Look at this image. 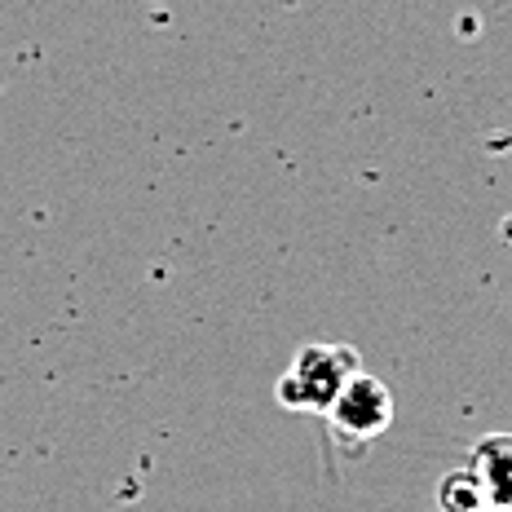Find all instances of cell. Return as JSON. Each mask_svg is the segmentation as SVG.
Wrapping results in <instances>:
<instances>
[{"mask_svg": "<svg viewBox=\"0 0 512 512\" xmlns=\"http://www.w3.org/2000/svg\"><path fill=\"white\" fill-rule=\"evenodd\" d=\"M358 371H362V358L349 345H301L292 367L283 371L274 398H279V407H287V411L327 415L336 393L345 389Z\"/></svg>", "mask_w": 512, "mask_h": 512, "instance_id": "6da1fadb", "label": "cell"}, {"mask_svg": "<svg viewBox=\"0 0 512 512\" xmlns=\"http://www.w3.org/2000/svg\"><path fill=\"white\" fill-rule=\"evenodd\" d=\"M327 420L332 429L345 437V442H371L393 424V393L389 384L371 371H358L345 389L336 393V402L327 407Z\"/></svg>", "mask_w": 512, "mask_h": 512, "instance_id": "7a4b0ae2", "label": "cell"}, {"mask_svg": "<svg viewBox=\"0 0 512 512\" xmlns=\"http://www.w3.org/2000/svg\"><path fill=\"white\" fill-rule=\"evenodd\" d=\"M468 473L477 477L486 508L512 512V433H490L468 455Z\"/></svg>", "mask_w": 512, "mask_h": 512, "instance_id": "3957f363", "label": "cell"}, {"mask_svg": "<svg viewBox=\"0 0 512 512\" xmlns=\"http://www.w3.org/2000/svg\"><path fill=\"white\" fill-rule=\"evenodd\" d=\"M437 504H442V512H477V508H486V495H482V486H477V477L468 473V464L442 477V486H437Z\"/></svg>", "mask_w": 512, "mask_h": 512, "instance_id": "277c9868", "label": "cell"}, {"mask_svg": "<svg viewBox=\"0 0 512 512\" xmlns=\"http://www.w3.org/2000/svg\"><path fill=\"white\" fill-rule=\"evenodd\" d=\"M477 512H499V508H477Z\"/></svg>", "mask_w": 512, "mask_h": 512, "instance_id": "5b68a950", "label": "cell"}]
</instances>
